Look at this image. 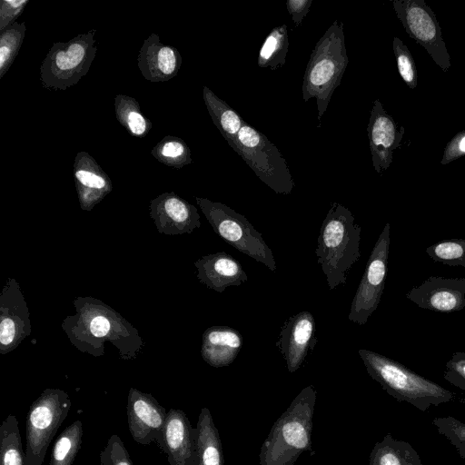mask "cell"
<instances>
[{"mask_svg":"<svg viewBox=\"0 0 465 465\" xmlns=\"http://www.w3.org/2000/svg\"><path fill=\"white\" fill-rule=\"evenodd\" d=\"M361 226L347 207L336 202L331 204L315 250L317 262L330 290L346 283L350 270L361 258Z\"/></svg>","mask_w":465,"mask_h":465,"instance_id":"6da1fadb","label":"cell"},{"mask_svg":"<svg viewBox=\"0 0 465 465\" xmlns=\"http://www.w3.org/2000/svg\"><path fill=\"white\" fill-rule=\"evenodd\" d=\"M316 397L315 389L309 385L293 399L263 441L260 465H294L303 451L312 450Z\"/></svg>","mask_w":465,"mask_h":465,"instance_id":"7a4b0ae2","label":"cell"},{"mask_svg":"<svg viewBox=\"0 0 465 465\" xmlns=\"http://www.w3.org/2000/svg\"><path fill=\"white\" fill-rule=\"evenodd\" d=\"M348 62L343 24L336 19L316 43L302 79V100L316 99L319 123L341 84Z\"/></svg>","mask_w":465,"mask_h":465,"instance_id":"3957f363","label":"cell"},{"mask_svg":"<svg viewBox=\"0 0 465 465\" xmlns=\"http://www.w3.org/2000/svg\"><path fill=\"white\" fill-rule=\"evenodd\" d=\"M369 375L399 401L425 411L453 400V393L440 384L412 371L403 364L378 352L358 351Z\"/></svg>","mask_w":465,"mask_h":465,"instance_id":"277c9868","label":"cell"},{"mask_svg":"<svg viewBox=\"0 0 465 465\" xmlns=\"http://www.w3.org/2000/svg\"><path fill=\"white\" fill-rule=\"evenodd\" d=\"M96 29L68 42L54 43L40 67V80L48 90H65L87 74L96 54Z\"/></svg>","mask_w":465,"mask_h":465,"instance_id":"5b68a950","label":"cell"},{"mask_svg":"<svg viewBox=\"0 0 465 465\" xmlns=\"http://www.w3.org/2000/svg\"><path fill=\"white\" fill-rule=\"evenodd\" d=\"M234 151L273 192L292 193L295 184L286 160L263 134L245 121L239 131Z\"/></svg>","mask_w":465,"mask_h":465,"instance_id":"8992f818","label":"cell"},{"mask_svg":"<svg viewBox=\"0 0 465 465\" xmlns=\"http://www.w3.org/2000/svg\"><path fill=\"white\" fill-rule=\"evenodd\" d=\"M203 214L215 232L241 252L275 271L272 251L262 234L242 214L222 203L196 197Z\"/></svg>","mask_w":465,"mask_h":465,"instance_id":"52a82bcc","label":"cell"},{"mask_svg":"<svg viewBox=\"0 0 465 465\" xmlns=\"http://www.w3.org/2000/svg\"><path fill=\"white\" fill-rule=\"evenodd\" d=\"M71 406L68 394L57 389H46L31 404L26 416L25 465H43L47 449Z\"/></svg>","mask_w":465,"mask_h":465,"instance_id":"ba28073f","label":"cell"},{"mask_svg":"<svg viewBox=\"0 0 465 465\" xmlns=\"http://www.w3.org/2000/svg\"><path fill=\"white\" fill-rule=\"evenodd\" d=\"M392 7L405 31L447 73L450 56L442 38L436 15L424 0H393Z\"/></svg>","mask_w":465,"mask_h":465,"instance_id":"9c48e42d","label":"cell"},{"mask_svg":"<svg viewBox=\"0 0 465 465\" xmlns=\"http://www.w3.org/2000/svg\"><path fill=\"white\" fill-rule=\"evenodd\" d=\"M391 225L387 223L366 263L364 273L352 299L348 319L363 325L378 308L388 270Z\"/></svg>","mask_w":465,"mask_h":465,"instance_id":"30bf717a","label":"cell"},{"mask_svg":"<svg viewBox=\"0 0 465 465\" xmlns=\"http://www.w3.org/2000/svg\"><path fill=\"white\" fill-rule=\"evenodd\" d=\"M167 412L148 393L131 389L127 399L128 427L133 439L139 444L155 442L163 451Z\"/></svg>","mask_w":465,"mask_h":465,"instance_id":"8fae6325","label":"cell"},{"mask_svg":"<svg viewBox=\"0 0 465 465\" xmlns=\"http://www.w3.org/2000/svg\"><path fill=\"white\" fill-rule=\"evenodd\" d=\"M406 297L418 307L438 312H454L465 307V278L430 276L411 288Z\"/></svg>","mask_w":465,"mask_h":465,"instance_id":"7c38bea8","label":"cell"},{"mask_svg":"<svg viewBox=\"0 0 465 465\" xmlns=\"http://www.w3.org/2000/svg\"><path fill=\"white\" fill-rule=\"evenodd\" d=\"M367 133L372 165L381 174L392 163L393 152L401 146L405 129L402 125H397L381 102L376 99L371 111Z\"/></svg>","mask_w":465,"mask_h":465,"instance_id":"4fadbf2b","label":"cell"},{"mask_svg":"<svg viewBox=\"0 0 465 465\" xmlns=\"http://www.w3.org/2000/svg\"><path fill=\"white\" fill-rule=\"evenodd\" d=\"M314 332L315 320L307 311L290 317L282 327L276 346L283 355L291 373L302 366L309 349H313L316 341Z\"/></svg>","mask_w":465,"mask_h":465,"instance_id":"5bb4252c","label":"cell"},{"mask_svg":"<svg viewBox=\"0 0 465 465\" xmlns=\"http://www.w3.org/2000/svg\"><path fill=\"white\" fill-rule=\"evenodd\" d=\"M170 465H195L196 428L182 410L170 409L163 433V450Z\"/></svg>","mask_w":465,"mask_h":465,"instance_id":"9a60e30c","label":"cell"},{"mask_svg":"<svg viewBox=\"0 0 465 465\" xmlns=\"http://www.w3.org/2000/svg\"><path fill=\"white\" fill-rule=\"evenodd\" d=\"M182 62L179 51L161 43L159 35L153 33L143 41L137 57L142 75L153 83L165 82L176 76Z\"/></svg>","mask_w":465,"mask_h":465,"instance_id":"2e32d148","label":"cell"},{"mask_svg":"<svg viewBox=\"0 0 465 465\" xmlns=\"http://www.w3.org/2000/svg\"><path fill=\"white\" fill-rule=\"evenodd\" d=\"M74 177L81 205L91 208L112 190V182L96 160L81 151L74 162Z\"/></svg>","mask_w":465,"mask_h":465,"instance_id":"e0dca14e","label":"cell"},{"mask_svg":"<svg viewBox=\"0 0 465 465\" xmlns=\"http://www.w3.org/2000/svg\"><path fill=\"white\" fill-rule=\"evenodd\" d=\"M199 279L218 292L231 286H239L248 279L242 264L225 252L203 257L196 262Z\"/></svg>","mask_w":465,"mask_h":465,"instance_id":"ac0fdd59","label":"cell"},{"mask_svg":"<svg viewBox=\"0 0 465 465\" xmlns=\"http://www.w3.org/2000/svg\"><path fill=\"white\" fill-rule=\"evenodd\" d=\"M242 346L241 333L228 326H214L207 329L203 337L202 355L213 367L230 365Z\"/></svg>","mask_w":465,"mask_h":465,"instance_id":"d6986e66","label":"cell"},{"mask_svg":"<svg viewBox=\"0 0 465 465\" xmlns=\"http://www.w3.org/2000/svg\"><path fill=\"white\" fill-rule=\"evenodd\" d=\"M195 465H224L222 441L208 408H202L196 425Z\"/></svg>","mask_w":465,"mask_h":465,"instance_id":"ffe728a7","label":"cell"},{"mask_svg":"<svg viewBox=\"0 0 465 465\" xmlns=\"http://www.w3.org/2000/svg\"><path fill=\"white\" fill-rule=\"evenodd\" d=\"M203 97L213 123L229 145L235 150L238 134L244 121L226 102L219 98L209 87L203 86Z\"/></svg>","mask_w":465,"mask_h":465,"instance_id":"44dd1931","label":"cell"},{"mask_svg":"<svg viewBox=\"0 0 465 465\" xmlns=\"http://www.w3.org/2000/svg\"><path fill=\"white\" fill-rule=\"evenodd\" d=\"M369 465H423L414 448L406 441L396 440L391 433L377 442L369 459Z\"/></svg>","mask_w":465,"mask_h":465,"instance_id":"7402d4cb","label":"cell"},{"mask_svg":"<svg viewBox=\"0 0 465 465\" xmlns=\"http://www.w3.org/2000/svg\"><path fill=\"white\" fill-rule=\"evenodd\" d=\"M152 208L189 231L200 226L196 208L173 193L162 194L153 200Z\"/></svg>","mask_w":465,"mask_h":465,"instance_id":"603a6c76","label":"cell"},{"mask_svg":"<svg viewBox=\"0 0 465 465\" xmlns=\"http://www.w3.org/2000/svg\"><path fill=\"white\" fill-rule=\"evenodd\" d=\"M114 111L120 124L134 137H143L152 129V122L142 113L136 99L126 94L114 98Z\"/></svg>","mask_w":465,"mask_h":465,"instance_id":"cb8c5ba5","label":"cell"},{"mask_svg":"<svg viewBox=\"0 0 465 465\" xmlns=\"http://www.w3.org/2000/svg\"><path fill=\"white\" fill-rule=\"evenodd\" d=\"M289 47L288 27H274L266 36L258 54V66L276 70L286 63Z\"/></svg>","mask_w":465,"mask_h":465,"instance_id":"d4e9b609","label":"cell"},{"mask_svg":"<svg viewBox=\"0 0 465 465\" xmlns=\"http://www.w3.org/2000/svg\"><path fill=\"white\" fill-rule=\"evenodd\" d=\"M0 465H25L18 421L10 414L0 426Z\"/></svg>","mask_w":465,"mask_h":465,"instance_id":"484cf974","label":"cell"},{"mask_svg":"<svg viewBox=\"0 0 465 465\" xmlns=\"http://www.w3.org/2000/svg\"><path fill=\"white\" fill-rule=\"evenodd\" d=\"M82 437V421L77 420L66 427L56 439L49 465H73L81 448Z\"/></svg>","mask_w":465,"mask_h":465,"instance_id":"4316f807","label":"cell"},{"mask_svg":"<svg viewBox=\"0 0 465 465\" xmlns=\"http://www.w3.org/2000/svg\"><path fill=\"white\" fill-rule=\"evenodd\" d=\"M152 155L164 165L181 169L193 160L187 143L179 137L164 136L151 151Z\"/></svg>","mask_w":465,"mask_h":465,"instance_id":"83f0119b","label":"cell"},{"mask_svg":"<svg viewBox=\"0 0 465 465\" xmlns=\"http://www.w3.org/2000/svg\"><path fill=\"white\" fill-rule=\"evenodd\" d=\"M25 24L15 22L0 34V79L7 73L22 46Z\"/></svg>","mask_w":465,"mask_h":465,"instance_id":"f1b7e54d","label":"cell"},{"mask_svg":"<svg viewBox=\"0 0 465 465\" xmlns=\"http://www.w3.org/2000/svg\"><path fill=\"white\" fill-rule=\"evenodd\" d=\"M427 254L437 262L465 268V239H445L426 248Z\"/></svg>","mask_w":465,"mask_h":465,"instance_id":"f546056e","label":"cell"},{"mask_svg":"<svg viewBox=\"0 0 465 465\" xmlns=\"http://www.w3.org/2000/svg\"><path fill=\"white\" fill-rule=\"evenodd\" d=\"M438 432L456 448L459 455L465 460V422L452 416L436 417L432 420Z\"/></svg>","mask_w":465,"mask_h":465,"instance_id":"4dcf8cb0","label":"cell"},{"mask_svg":"<svg viewBox=\"0 0 465 465\" xmlns=\"http://www.w3.org/2000/svg\"><path fill=\"white\" fill-rule=\"evenodd\" d=\"M392 49L396 58L398 72L411 89L417 87L418 74L414 59L403 42L397 36L392 41Z\"/></svg>","mask_w":465,"mask_h":465,"instance_id":"1f68e13d","label":"cell"},{"mask_svg":"<svg viewBox=\"0 0 465 465\" xmlns=\"http://www.w3.org/2000/svg\"><path fill=\"white\" fill-rule=\"evenodd\" d=\"M100 465H134L120 437L112 435L100 453Z\"/></svg>","mask_w":465,"mask_h":465,"instance_id":"d6a6232c","label":"cell"},{"mask_svg":"<svg viewBox=\"0 0 465 465\" xmlns=\"http://www.w3.org/2000/svg\"><path fill=\"white\" fill-rule=\"evenodd\" d=\"M444 379L455 387L465 391V352L456 351L446 362ZM465 404V396L460 400Z\"/></svg>","mask_w":465,"mask_h":465,"instance_id":"836d02e7","label":"cell"},{"mask_svg":"<svg viewBox=\"0 0 465 465\" xmlns=\"http://www.w3.org/2000/svg\"><path fill=\"white\" fill-rule=\"evenodd\" d=\"M29 0H1L0 31L3 32L22 15Z\"/></svg>","mask_w":465,"mask_h":465,"instance_id":"e575fe53","label":"cell"},{"mask_svg":"<svg viewBox=\"0 0 465 465\" xmlns=\"http://www.w3.org/2000/svg\"><path fill=\"white\" fill-rule=\"evenodd\" d=\"M465 155V130L459 132L446 144L440 163L445 165Z\"/></svg>","mask_w":465,"mask_h":465,"instance_id":"d590c367","label":"cell"},{"mask_svg":"<svg viewBox=\"0 0 465 465\" xmlns=\"http://www.w3.org/2000/svg\"><path fill=\"white\" fill-rule=\"evenodd\" d=\"M312 0H289L286 6L296 27L302 25L303 18L310 11Z\"/></svg>","mask_w":465,"mask_h":465,"instance_id":"8d00e7d4","label":"cell"},{"mask_svg":"<svg viewBox=\"0 0 465 465\" xmlns=\"http://www.w3.org/2000/svg\"><path fill=\"white\" fill-rule=\"evenodd\" d=\"M15 334V322L9 319H3L0 323V341L2 345H9L14 341Z\"/></svg>","mask_w":465,"mask_h":465,"instance_id":"74e56055","label":"cell"},{"mask_svg":"<svg viewBox=\"0 0 465 465\" xmlns=\"http://www.w3.org/2000/svg\"><path fill=\"white\" fill-rule=\"evenodd\" d=\"M110 330V322L104 316L94 318L90 324L91 332L96 337L105 336Z\"/></svg>","mask_w":465,"mask_h":465,"instance_id":"f35d334b","label":"cell"}]
</instances>
